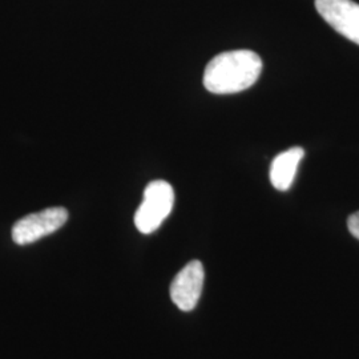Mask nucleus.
<instances>
[{
  "mask_svg": "<svg viewBox=\"0 0 359 359\" xmlns=\"http://www.w3.org/2000/svg\"><path fill=\"white\" fill-rule=\"evenodd\" d=\"M262 60L256 52L237 50L215 56L204 72L206 90L216 95L238 93L256 84Z\"/></svg>",
  "mask_w": 359,
  "mask_h": 359,
  "instance_id": "f257e3e1",
  "label": "nucleus"
},
{
  "mask_svg": "<svg viewBox=\"0 0 359 359\" xmlns=\"http://www.w3.org/2000/svg\"><path fill=\"white\" fill-rule=\"evenodd\" d=\"M175 204V191L164 180H156L147 185L144 198L135 215V225L142 234L157 231L170 215Z\"/></svg>",
  "mask_w": 359,
  "mask_h": 359,
  "instance_id": "f03ea898",
  "label": "nucleus"
},
{
  "mask_svg": "<svg viewBox=\"0 0 359 359\" xmlns=\"http://www.w3.org/2000/svg\"><path fill=\"white\" fill-rule=\"evenodd\" d=\"M68 219V212L65 208H47L38 213L20 218L13 228L15 244L28 245L36 243L60 229Z\"/></svg>",
  "mask_w": 359,
  "mask_h": 359,
  "instance_id": "7ed1b4c3",
  "label": "nucleus"
},
{
  "mask_svg": "<svg viewBox=\"0 0 359 359\" xmlns=\"http://www.w3.org/2000/svg\"><path fill=\"white\" fill-rule=\"evenodd\" d=\"M323 20L342 36L359 46V4L353 0H316Z\"/></svg>",
  "mask_w": 359,
  "mask_h": 359,
  "instance_id": "20e7f679",
  "label": "nucleus"
},
{
  "mask_svg": "<svg viewBox=\"0 0 359 359\" xmlns=\"http://www.w3.org/2000/svg\"><path fill=\"white\" fill-rule=\"evenodd\" d=\"M205 273L200 261H191L180 270L170 285V298L182 311L196 308L204 286Z\"/></svg>",
  "mask_w": 359,
  "mask_h": 359,
  "instance_id": "39448f33",
  "label": "nucleus"
},
{
  "mask_svg": "<svg viewBox=\"0 0 359 359\" xmlns=\"http://www.w3.org/2000/svg\"><path fill=\"white\" fill-rule=\"evenodd\" d=\"M304 156L305 151L301 147H293L276 156L270 167V182L277 191L290 189Z\"/></svg>",
  "mask_w": 359,
  "mask_h": 359,
  "instance_id": "423d86ee",
  "label": "nucleus"
},
{
  "mask_svg": "<svg viewBox=\"0 0 359 359\" xmlns=\"http://www.w3.org/2000/svg\"><path fill=\"white\" fill-rule=\"evenodd\" d=\"M347 228L348 231L359 240V212L353 213L350 217L347 218Z\"/></svg>",
  "mask_w": 359,
  "mask_h": 359,
  "instance_id": "0eeeda50",
  "label": "nucleus"
}]
</instances>
